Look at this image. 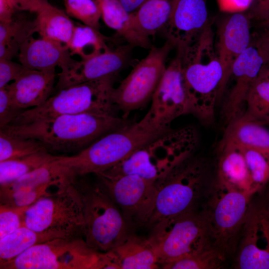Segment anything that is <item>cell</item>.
<instances>
[{
  "instance_id": "1",
  "label": "cell",
  "mask_w": 269,
  "mask_h": 269,
  "mask_svg": "<svg viewBox=\"0 0 269 269\" xmlns=\"http://www.w3.org/2000/svg\"><path fill=\"white\" fill-rule=\"evenodd\" d=\"M130 122L128 119L118 116L85 113L7 125L0 128V131L36 139L49 152L78 153L101 136Z\"/></svg>"
},
{
  "instance_id": "2",
  "label": "cell",
  "mask_w": 269,
  "mask_h": 269,
  "mask_svg": "<svg viewBox=\"0 0 269 269\" xmlns=\"http://www.w3.org/2000/svg\"><path fill=\"white\" fill-rule=\"evenodd\" d=\"M170 126L156 122L148 111L137 122L111 132L72 156H62L60 161L76 175L105 171L152 140L170 131Z\"/></svg>"
},
{
  "instance_id": "3",
  "label": "cell",
  "mask_w": 269,
  "mask_h": 269,
  "mask_svg": "<svg viewBox=\"0 0 269 269\" xmlns=\"http://www.w3.org/2000/svg\"><path fill=\"white\" fill-rule=\"evenodd\" d=\"M86 176L75 175L73 180L83 203V238L94 249L106 253L123 242L132 227L101 182H91Z\"/></svg>"
},
{
  "instance_id": "4",
  "label": "cell",
  "mask_w": 269,
  "mask_h": 269,
  "mask_svg": "<svg viewBox=\"0 0 269 269\" xmlns=\"http://www.w3.org/2000/svg\"><path fill=\"white\" fill-rule=\"evenodd\" d=\"M197 144V134L193 127L172 129L104 172L110 175H136L156 182L175 164L194 153Z\"/></svg>"
},
{
  "instance_id": "5",
  "label": "cell",
  "mask_w": 269,
  "mask_h": 269,
  "mask_svg": "<svg viewBox=\"0 0 269 269\" xmlns=\"http://www.w3.org/2000/svg\"><path fill=\"white\" fill-rule=\"evenodd\" d=\"M207 163L194 153L173 166L155 182L156 197L146 227L157 221L195 210L203 194Z\"/></svg>"
},
{
  "instance_id": "6",
  "label": "cell",
  "mask_w": 269,
  "mask_h": 269,
  "mask_svg": "<svg viewBox=\"0 0 269 269\" xmlns=\"http://www.w3.org/2000/svg\"><path fill=\"white\" fill-rule=\"evenodd\" d=\"M116 78L109 76L59 90L40 106L19 113L8 125L85 113L117 116L119 110L112 99Z\"/></svg>"
},
{
  "instance_id": "7",
  "label": "cell",
  "mask_w": 269,
  "mask_h": 269,
  "mask_svg": "<svg viewBox=\"0 0 269 269\" xmlns=\"http://www.w3.org/2000/svg\"><path fill=\"white\" fill-rule=\"evenodd\" d=\"M108 253L91 247L83 237L58 238L35 245L0 269H108Z\"/></svg>"
},
{
  "instance_id": "8",
  "label": "cell",
  "mask_w": 269,
  "mask_h": 269,
  "mask_svg": "<svg viewBox=\"0 0 269 269\" xmlns=\"http://www.w3.org/2000/svg\"><path fill=\"white\" fill-rule=\"evenodd\" d=\"M150 228L147 238L158 257L160 267L213 246L203 212L194 210L164 218Z\"/></svg>"
},
{
  "instance_id": "9",
  "label": "cell",
  "mask_w": 269,
  "mask_h": 269,
  "mask_svg": "<svg viewBox=\"0 0 269 269\" xmlns=\"http://www.w3.org/2000/svg\"><path fill=\"white\" fill-rule=\"evenodd\" d=\"M75 175L60 191L29 206L24 213V225L35 231L55 234L62 238H83V206L74 183Z\"/></svg>"
},
{
  "instance_id": "10",
  "label": "cell",
  "mask_w": 269,
  "mask_h": 269,
  "mask_svg": "<svg viewBox=\"0 0 269 269\" xmlns=\"http://www.w3.org/2000/svg\"><path fill=\"white\" fill-rule=\"evenodd\" d=\"M173 43L169 40L160 46H153L148 54L137 63L117 87L112 99L122 117L144 107L155 91L166 68V60Z\"/></svg>"
},
{
  "instance_id": "11",
  "label": "cell",
  "mask_w": 269,
  "mask_h": 269,
  "mask_svg": "<svg viewBox=\"0 0 269 269\" xmlns=\"http://www.w3.org/2000/svg\"><path fill=\"white\" fill-rule=\"evenodd\" d=\"M216 187L219 193L213 197L208 210L203 212L213 246L226 256L236 248L251 199L257 191Z\"/></svg>"
},
{
  "instance_id": "12",
  "label": "cell",
  "mask_w": 269,
  "mask_h": 269,
  "mask_svg": "<svg viewBox=\"0 0 269 269\" xmlns=\"http://www.w3.org/2000/svg\"><path fill=\"white\" fill-rule=\"evenodd\" d=\"M132 228L147 226L156 197L155 182L133 175L95 174Z\"/></svg>"
},
{
  "instance_id": "13",
  "label": "cell",
  "mask_w": 269,
  "mask_h": 269,
  "mask_svg": "<svg viewBox=\"0 0 269 269\" xmlns=\"http://www.w3.org/2000/svg\"><path fill=\"white\" fill-rule=\"evenodd\" d=\"M183 63L189 114L203 122L211 123L223 78L222 65L218 59L206 64L196 61Z\"/></svg>"
},
{
  "instance_id": "14",
  "label": "cell",
  "mask_w": 269,
  "mask_h": 269,
  "mask_svg": "<svg viewBox=\"0 0 269 269\" xmlns=\"http://www.w3.org/2000/svg\"><path fill=\"white\" fill-rule=\"evenodd\" d=\"M269 62V55L261 38L255 45H250L237 58L231 72L235 84L221 111V119L225 128L244 115L249 90Z\"/></svg>"
},
{
  "instance_id": "15",
  "label": "cell",
  "mask_w": 269,
  "mask_h": 269,
  "mask_svg": "<svg viewBox=\"0 0 269 269\" xmlns=\"http://www.w3.org/2000/svg\"><path fill=\"white\" fill-rule=\"evenodd\" d=\"M183 66L182 57L178 53L175 58L166 66L152 96L148 112L159 124L170 126L174 120L189 114Z\"/></svg>"
},
{
  "instance_id": "16",
  "label": "cell",
  "mask_w": 269,
  "mask_h": 269,
  "mask_svg": "<svg viewBox=\"0 0 269 269\" xmlns=\"http://www.w3.org/2000/svg\"><path fill=\"white\" fill-rule=\"evenodd\" d=\"M134 48L126 43L88 59L76 60L58 74L56 88L59 90L85 82L117 76L129 64Z\"/></svg>"
},
{
  "instance_id": "17",
  "label": "cell",
  "mask_w": 269,
  "mask_h": 269,
  "mask_svg": "<svg viewBox=\"0 0 269 269\" xmlns=\"http://www.w3.org/2000/svg\"><path fill=\"white\" fill-rule=\"evenodd\" d=\"M208 18L205 0H176L168 22L161 31L167 40L186 55L190 44L203 29Z\"/></svg>"
},
{
  "instance_id": "18",
  "label": "cell",
  "mask_w": 269,
  "mask_h": 269,
  "mask_svg": "<svg viewBox=\"0 0 269 269\" xmlns=\"http://www.w3.org/2000/svg\"><path fill=\"white\" fill-rule=\"evenodd\" d=\"M237 267L241 269H269V216L250 208L243 229Z\"/></svg>"
},
{
  "instance_id": "19",
  "label": "cell",
  "mask_w": 269,
  "mask_h": 269,
  "mask_svg": "<svg viewBox=\"0 0 269 269\" xmlns=\"http://www.w3.org/2000/svg\"><path fill=\"white\" fill-rule=\"evenodd\" d=\"M218 30V59L224 72L219 91V98L231 76L235 61L251 45L249 18L244 12L231 13L223 20Z\"/></svg>"
},
{
  "instance_id": "20",
  "label": "cell",
  "mask_w": 269,
  "mask_h": 269,
  "mask_svg": "<svg viewBox=\"0 0 269 269\" xmlns=\"http://www.w3.org/2000/svg\"><path fill=\"white\" fill-rule=\"evenodd\" d=\"M56 75L55 69L40 71L26 68L6 85L14 109L21 112L44 103L53 91Z\"/></svg>"
},
{
  "instance_id": "21",
  "label": "cell",
  "mask_w": 269,
  "mask_h": 269,
  "mask_svg": "<svg viewBox=\"0 0 269 269\" xmlns=\"http://www.w3.org/2000/svg\"><path fill=\"white\" fill-rule=\"evenodd\" d=\"M65 45L53 40L33 36L27 39L18 55L19 63L27 68L47 71L59 67L61 71L70 68L76 61Z\"/></svg>"
},
{
  "instance_id": "22",
  "label": "cell",
  "mask_w": 269,
  "mask_h": 269,
  "mask_svg": "<svg viewBox=\"0 0 269 269\" xmlns=\"http://www.w3.org/2000/svg\"><path fill=\"white\" fill-rule=\"evenodd\" d=\"M101 18L118 35L134 47L150 49V37L137 24L133 12H128L118 0H99Z\"/></svg>"
},
{
  "instance_id": "23",
  "label": "cell",
  "mask_w": 269,
  "mask_h": 269,
  "mask_svg": "<svg viewBox=\"0 0 269 269\" xmlns=\"http://www.w3.org/2000/svg\"><path fill=\"white\" fill-rule=\"evenodd\" d=\"M216 185L241 191L259 190L254 187L241 150L228 145L219 146Z\"/></svg>"
},
{
  "instance_id": "24",
  "label": "cell",
  "mask_w": 269,
  "mask_h": 269,
  "mask_svg": "<svg viewBox=\"0 0 269 269\" xmlns=\"http://www.w3.org/2000/svg\"><path fill=\"white\" fill-rule=\"evenodd\" d=\"M110 251L119 269L160 268L158 257L147 238L131 233Z\"/></svg>"
},
{
  "instance_id": "25",
  "label": "cell",
  "mask_w": 269,
  "mask_h": 269,
  "mask_svg": "<svg viewBox=\"0 0 269 269\" xmlns=\"http://www.w3.org/2000/svg\"><path fill=\"white\" fill-rule=\"evenodd\" d=\"M244 114L225 128L219 145L255 149L269 148V130Z\"/></svg>"
},
{
  "instance_id": "26",
  "label": "cell",
  "mask_w": 269,
  "mask_h": 269,
  "mask_svg": "<svg viewBox=\"0 0 269 269\" xmlns=\"http://www.w3.org/2000/svg\"><path fill=\"white\" fill-rule=\"evenodd\" d=\"M19 11L10 21L0 22V59L11 60L18 55L24 42L37 32L35 19Z\"/></svg>"
},
{
  "instance_id": "27",
  "label": "cell",
  "mask_w": 269,
  "mask_h": 269,
  "mask_svg": "<svg viewBox=\"0 0 269 269\" xmlns=\"http://www.w3.org/2000/svg\"><path fill=\"white\" fill-rule=\"evenodd\" d=\"M36 14L37 32L41 38L68 44L75 24L66 12L49 3Z\"/></svg>"
},
{
  "instance_id": "28",
  "label": "cell",
  "mask_w": 269,
  "mask_h": 269,
  "mask_svg": "<svg viewBox=\"0 0 269 269\" xmlns=\"http://www.w3.org/2000/svg\"><path fill=\"white\" fill-rule=\"evenodd\" d=\"M58 238L61 237L55 234L37 232L24 225L0 239V265L35 245Z\"/></svg>"
},
{
  "instance_id": "29",
  "label": "cell",
  "mask_w": 269,
  "mask_h": 269,
  "mask_svg": "<svg viewBox=\"0 0 269 269\" xmlns=\"http://www.w3.org/2000/svg\"><path fill=\"white\" fill-rule=\"evenodd\" d=\"M176 0H146L135 11V19L148 36L161 31L169 20Z\"/></svg>"
},
{
  "instance_id": "30",
  "label": "cell",
  "mask_w": 269,
  "mask_h": 269,
  "mask_svg": "<svg viewBox=\"0 0 269 269\" xmlns=\"http://www.w3.org/2000/svg\"><path fill=\"white\" fill-rule=\"evenodd\" d=\"M108 39L99 30L78 23L66 46L72 56L77 55L81 60H86L111 49L107 44Z\"/></svg>"
},
{
  "instance_id": "31",
  "label": "cell",
  "mask_w": 269,
  "mask_h": 269,
  "mask_svg": "<svg viewBox=\"0 0 269 269\" xmlns=\"http://www.w3.org/2000/svg\"><path fill=\"white\" fill-rule=\"evenodd\" d=\"M60 156L44 149L23 157L0 161V186L13 182Z\"/></svg>"
},
{
  "instance_id": "32",
  "label": "cell",
  "mask_w": 269,
  "mask_h": 269,
  "mask_svg": "<svg viewBox=\"0 0 269 269\" xmlns=\"http://www.w3.org/2000/svg\"><path fill=\"white\" fill-rule=\"evenodd\" d=\"M226 256L210 246L163 265V269H216L222 266Z\"/></svg>"
},
{
  "instance_id": "33",
  "label": "cell",
  "mask_w": 269,
  "mask_h": 269,
  "mask_svg": "<svg viewBox=\"0 0 269 269\" xmlns=\"http://www.w3.org/2000/svg\"><path fill=\"white\" fill-rule=\"evenodd\" d=\"M261 124L269 118V81L258 78L247 95L244 114Z\"/></svg>"
},
{
  "instance_id": "34",
  "label": "cell",
  "mask_w": 269,
  "mask_h": 269,
  "mask_svg": "<svg viewBox=\"0 0 269 269\" xmlns=\"http://www.w3.org/2000/svg\"><path fill=\"white\" fill-rule=\"evenodd\" d=\"M46 149L39 141L0 131V161L18 158Z\"/></svg>"
},
{
  "instance_id": "35",
  "label": "cell",
  "mask_w": 269,
  "mask_h": 269,
  "mask_svg": "<svg viewBox=\"0 0 269 269\" xmlns=\"http://www.w3.org/2000/svg\"><path fill=\"white\" fill-rule=\"evenodd\" d=\"M65 12L83 24L99 30L101 12L99 0H63Z\"/></svg>"
},
{
  "instance_id": "36",
  "label": "cell",
  "mask_w": 269,
  "mask_h": 269,
  "mask_svg": "<svg viewBox=\"0 0 269 269\" xmlns=\"http://www.w3.org/2000/svg\"><path fill=\"white\" fill-rule=\"evenodd\" d=\"M242 152L254 187L260 190L269 181V161L259 150L249 147L238 148Z\"/></svg>"
},
{
  "instance_id": "37",
  "label": "cell",
  "mask_w": 269,
  "mask_h": 269,
  "mask_svg": "<svg viewBox=\"0 0 269 269\" xmlns=\"http://www.w3.org/2000/svg\"><path fill=\"white\" fill-rule=\"evenodd\" d=\"M26 209L0 204V239L24 225Z\"/></svg>"
},
{
  "instance_id": "38",
  "label": "cell",
  "mask_w": 269,
  "mask_h": 269,
  "mask_svg": "<svg viewBox=\"0 0 269 269\" xmlns=\"http://www.w3.org/2000/svg\"><path fill=\"white\" fill-rule=\"evenodd\" d=\"M27 68L11 60L0 59V88L14 81Z\"/></svg>"
},
{
  "instance_id": "39",
  "label": "cell",
  "mask_w": 269,
  "mask_h": 269,
  "mask_svg": "<svg viewBox=\"0 0 269 269\" xmlns=\"http://www.w3.org/2000/svg\"><path fill=\"white\" fill-rule=\"evenodd\" d=\"M20 113L12 106L7 86L0 88V128L9 124Z\"/></svg>"
},
{
  "instance_id": "40",
  "label": "cell",
  "mask_w": 269,
  "mask_h": 269,
  "mask_svg": "<svg viewBox=\"0 0 269 269\" xmlns=\"http://www.w3.org/2000/svg\"><path fill=\"white\" fill-rule=\"evenodd\" d=\"M254 0H217L220 10L229 14L244 12L251 7Z\"/></svg>"
},
{
  "instance_id": "41",
  "label": "cell",
  "mask_w": 269,
  "mask_h": 269,
  "mask_svg": "<svg viewBox=\"0 0 269 269\" xmlns=\"http://www.w3.org/2000/svg\"><path fill=\"white\" fill-rule=\"evenodd\" d=\"M19 11H28L36 14L48 5L47 0H8Z\"/></svg>"
},
{
  "instance_id": "42",
  "label": "cell",
  "mask_w": 269,
  "mask_h": 269,
  "mask_svg": "<svg viewBox=\"0 0 269 269\" xmlns=\"http://www.w3.org/2000/svg\"><path fill=\"white\" fill-rule=\"evenodd\" d=\"M251 7L252 14L263 24L269 21V0H254Z\"/></svg>"
},
{
  "instance_id": "43",
  "label": "cell",
  "mask_w": 269,
  "mask_h": 269,
  "mask_svg": "<svg viewBox=\"0 0 269 269\" xmlns=\"http://www.w3.org/2000/svg\"><path fill=\"white\" fill-rule=\"evenodd\" d=\"M16 9L8 0H0V22H8L12 20Z\"/></svg>"
},
{
  "instance_id": "44",
  "label": "cell",
  "mask_w": 269,
  "mask_h": 269,
  "mask_svg": "<svg viewBox=\"0 0 269 269\" xmlns=\"http://www.w3.org/2000/svg\"><path fill=\"white\" fill-rule=\"evenodd\" d=\"M125 8L129 12H133L146 0H118Z\"/></svg>"
},
{
  "instance_id": "45",
  "label": "cell",
  "mask_w": 269,
  "mask_h": 269,
  "mask_svg": "<svg viewBox=\"0 0 269 269\" xmlns=\"http://www.w3.org/2000/svg\"><path fill=\"white\" fill-rule=\"evenodd\" d=\"M258 78L269 81V62L267 63L263 68Z\"/></svg>"
},
{
  "instance_id": "46",
  "label": "cell",
  "mask_w": 269,
  "mask_h": 269,
  "mask_svg": "<svg viewBox=\"0 0 269 269\" xmlns=\"http://www.w3.org/2000/svg\"><path fill=\"white\" fill-rule=\"evenodd\" d=\"M265 26L267 27V30L262 37L269 53V25H266Z\"/></svg>"
},
{
  "instance_id": "47",
  "label": "cell",
  "mask_w": 269,
  "mask_h": 269,
  "mask_svg": "<svg viewBox=\"0 0 269 269\" xmlns=\"http://www.w3.org/2000/svg\"><path fill=\"white\" fill-rule=\"evenodd\" d=\"M260 151L269 161V148L257 149Z\"/></svg>"
},
{
  "instance_id": "48",
  "label": "cell",
  "mask_w": 269,
  "mask_h": 269,
  "mask_svg": "<svg viewBox=\"0 0 269 269\" xmlns=\"http://www.w3.org/2000/svg\"><path fill=\"white\" fill-rule=\"evenodd\" d=\"M261 124L264 126L269 125V118L266 120L265 121H264L263 123H262Z\"/></svg>"
},
{
  "instance_id": "49",
  "label": "cell",
  "mask_w": 269,
  "mask_h": 269,
  "mask_svg": "<svg viewBox=\"0 0 269 269\" xmlns=\"http://www.w3.org/2000/svg\"><path fill=\"white\" fill-rule=\"evenodd\" d=\"M264 25H269V21L267 22V23H264L263 24Z\"/></svg>"
},
{
  "instance_id": "50",
  "label": "cell",
  "mask_w": 269,
  "mask_h": 269,
  "mask_svg": "<svg viewBox=\"0 0 269 269\" xmlns=\"http://www.w3.org/2000/svg\"><path fill=\"white\" fill-rule=\"evenodd\" d=\"M268 213L269 216V211H268Z\"/></svg>"
}]
</instances>
